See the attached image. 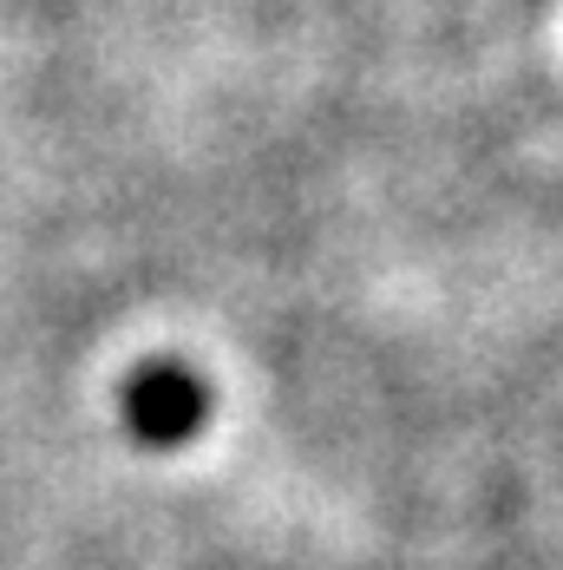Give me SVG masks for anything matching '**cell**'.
<instances>
[{"label": "cell", "instance_id": "obj_1", "mask_svg": "<svg viewBox=\"0 0 563 570\" xmlns=\"http://www.w3.org/2000/svg\"><path fill=\"white\" fill-rule=\"evenodd\" d=\"M210 420V387L190 361H145L125 381V426L145 446H184Z\"/></svg>", "mask_w": 563, "mask_h": 570}]
</instances>
